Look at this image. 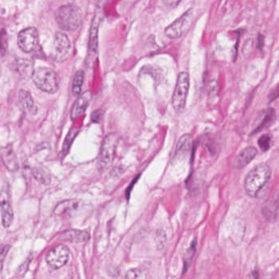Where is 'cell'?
I'll list each match as a JSON object with an SVG mask.
<instances>
[{"mask_svg":"<svg viewBox=\"0 0 279 279\" xmlns=\"http://www.w3.org/2000/svg\"><path fill=\"white\" fill-rule=\"evenodd\" d=\"M272 176L270 167L260 164L255 167L246 176L244 189L249 197L259 198L264 196Z\"/></svg>","mask_w":279,"mask_h":279,"instance_id":"6da1fadb","label":"cell"},{"mask_svg":"<svg viewBox=\"0 0 279 279\" xmlns=\"http://www.w3.org/2000/svg\"><path fill=\"white\" fill-rule=\"evenodd\" d=\"M55 18L60 28L63 30L74 31L82 24V11L75 5H64L57 9Z\"/></svg>","mask_w":279,"mask_h":279,"instance_id":"7a4b0ae2","label":"cell"},{"mask_svg":"<svg viewBox=\"0 0 279 279\" xmlns=\"http://www.w3.org/2000/svg\"><path fill=\"white\" fill-rule=\"evenodd\" d=\"M31 78L35 86L44 93L54 94L58 91L59 77L51 68H37L33 70Z\"/></svg>","mask_w":279,"mask_h":279,"instance_id":"3957f363","label":"cell"},{"mask_svg":"<svg viewBox=\"0 0 279 279\" xmlns=\"http://www.w3.org/2000/svg\"><path fill=\"white\" fill-rule=\"evenodd\" d=\"M117 143L118 137L115 133H109L103 140L97 160V168L100 172L106 170L111 166L115 157Z\"/></svg>","mask_w":279,"mask_h":279,"instance_id":"277c9868","label":"cell"},{"mask_svg":"<svg viewBox=\"0 0 279 279\" xmlns=\"http://www.w3.org/2000/svg\"><path fill=\"white\" fill-rule=\"evenodd\" d=\"M189 75L186 72L179 73L172 96V104L177 113L184 111L186 105L187 96L189 93Z\"/></svg>","mask_w":279,"mask_h":279,"instance_id":"5b68a950","label":"cell"},{"mask_svg":"<svg viewBox=\"0 0 279 279\" xmlns=\"http://www.w3.org/2000/svg\"><path fill=\"white\" fill-rule=\"evenodd\" d=\"M71 53V44L68 36L58 32L56 34L53 40V46L51 49L50 56L53 61L57 62H64L69 58Z\"/></svg>","mask_w":279,"mask_h":279,"instance_id":"8992f818","label":"cell"},{"mask_svg":"<svg viewBox=\"0 0 279 279\" xmlns=\"http://www.w3.org/2000/svg\"><path fill=\"white\" fill-rule=\"evenodd\" d=\"M193 19V10L189 9L165 29V34L169 38H180L188 31Z\"/></svg>","mask_w":279,"mask_h":279,"instance_id":"52a82bcc","label":"cell"},{"mask_svg":"<svg viewBox=\"0 0 279 279\" xmlns=\"http://www.w3.org/2000/svg\"><path fill=\"white\" fill-rule=\"evenodd\" d=\"M0 211L3 225L5 228H9L14 218V212L11 204L10 189L8 183L3 185L0 190Z\"/></svg>","mask_w":279,"mask_h":279,"instance_id":"ba28073f","label":"cell"},{"mask_svg":"<svg viewBox=\"0 0 279 279\" xmlns=\"http://www.w3.org/2000/svg\"><path fill=\"white\" fill-rule=\"evenodd\" d=\"M69 249L62 244L50 250L45 257L47 264L53 269H59L65 266L69 261Z\"/></svg>","mask_w":279,"mask_h":279,"instance_id":"9c48e42d","label":"cell"},{"mask_svg":"<svg viewBox=\"0 0 279 279\" xmlns=\"http://www.w3.org/2000/svg\"><path fill=\"white\" fill-rule=\"evenodd\" d=\"M17 44L20 49L25 53H32L38 44V32L34 27L24 29L17 36Z\"/></svg>","mask_w":279,"mask_h":279,"instance_id":"30bf717a","label":"cell"},{"mask_svg":"<svg viewBox=\"0 0 279 279\" xmlns=\"http://www.w3.org/2000/svg\"><path fill=\"white\" fill-rule=\"evenodd\" d=\"M261 213L268 222H277L279 220V193L265 201L261 208Z\"/></svg>","mask_w":279,"mask_h":279,"instance_id":"8fae6325","label":"cell"},{"mask_svg":"<svg viewBox=\"0 0 279 279\" xmlns=\"http://www.w3.org/2000/svg\"><path fill=\"white\" fill-rule=\"evenodd\" d=\"M0 157L8 170L16 172L19 169V163L15 153L13 145H5L0 148Z\"/></svg>","mask_w":279,"mask_h":279,"instance_id":"7c38bea8","label":"cell"},{"mask_svg":"<svg viewBox=\"0 0 279 279\" xmlns=\"http://www.w3.org/2000/svg\"><path fill=\"white\" fill-rule=\"evenodd\" d=\"M93 99V94L90 91H86L80 95L77 101L73 103V107L70 112V116L73 120L77 119L78 117L84 115L86 112L88 105L90 104Z\"/></svg>","mask_w":279,"mask_h":279,"instance_id":"4fadbf2b","label":"cell"},{"mask_svg":"<svg viewBox=\"0 0 279 279\" xmlns=\"http://www.w3.org/2000/svg\"><path fill=\"white\" fill-rule=\"evenodd\" d=\"M257 155V149L253 146H249L243 149L233 160V166L237 169L245 168Z\"/></svg>","mask_w":279,"mask_h":279,"instance_id":"5bb4252c","label":"cell"},{"mask_svg":"<svg viewBox=\"0 0 279 279\" xmlns=\"http://www.w3.org/2000/svg\"><path fill=\"white\" fill-rule=\"evenodd\" d=\"M61 240H66L70 243H87L91 238L90 233L88 231L81 229H69L61 234Z\"/></svg>","mask_w":279,"mask_h":279,"instance_id":"9a60e30c","label":"cell"},{"mask_svg":"<svg viewBox=\"0 0 279 279\" xmlns=\"http://www.w3.org/2000/svg\"><path fill=\"white\" fill-rule=\"evenodd\" d=\"M193 145V138L190 134L183 135L179 140L175 151L176 158H182L186 157L190 152Z\"/></svg>","mask_w":279,"mask_h":279,"instance_id":"2e32d148","label":"cell"},{"mask_svg":"<svg viewBox=\"0 0 279 279\" xmlns=\"http://www.w3.org/2000/svg\"><path fill=\"white\" fill-rule=\"evenodd\" d=\"M18 98H19L20 104L25 111L31 114H35L37 113L38 108L36 106L34 99L29 92L21 89L18 94Z\"/></svg>","mask_w":279,"mask_h":279,"instance_id":"e0dca14e","label":"cell"},{"mask_svg":"<svg viewBox=\"0 0 279 279\" xmlns=\"http://www.w3.org/2000/svg\"><path fill=\"white\" fill-rule=\"evenodd\" d=\"M79 201L74 200H65L57 204L53 210V213L56 216H63V215L69 214L78 208Z\"/></svg>","mask_w":279,"mask_h":279,"instance_id":"ac0fdd59","label":"cell"},{"mask_svg":"<svg viewBox=\"0 0 279 279\" xmlns=\"http://www.w3.org/2000/svg\"><path fill=\"white\" fill-rule=\"evenodd\" d=\"M275 119H276V113H275L274 109H268L265 114H264L262 122L259 124L257 128H256L254 131H252L251 135L257 134L260 131H262L264 128H268L269 125H271V124L274 122Z\"/></svg>","mask_w":279,"mask_h":279,"instance_id":"d6986e66","label":"cell"},{"mask_svg":"<svg viewBox=\"0 0 279 279\" xmlns=\"http://www.w3.org/2000/svg\"><path fill=\"white\" fill-rule=\"evenodd\" d=\"M78 133H79V129L78 128L73 127V128L69 129L68 134L65 137V141H64L63 147H62V150H61L62 155L65 156L67 154L72 144H73V141H74V139L77 137Z\"/></svg>","mask_w":279,"mask_h":279,"instance_id":"ffe728a7","label":"cell"},{"mask_svg":"<svg viewBox=\"0 0 279 279\" xmlns=\"http://www.w3.org/2000/svg\"><path fill=\"white\" fill-rule=\"evenodd\" d=\"M31 173L36 181H38V182L44 185H50L51 181H52L51 176L43 168L34 167L32 168Z\"/></svg>","mask_w":279,"mask_h":279,"instance_id":"44dd1931","label":"cell"},{"mask_svg":"<svg viewBox=\"0 0 279 279\" xmlns=\"http://www.w3.org/2000/svg\"><path fill=\"white\" fill-rule=\"evenodd\" d=\"M196 247H197V241H196V240H194L191 243L190 247H189V249H187L186 252H185V257H184L183 274H185L186 273L187 270L189 269V266H190L192 260H193V256L195 254Z\"/></svg>","mask_w":279,"mask_h":279,"instance_id":"7402d4cb","label":"cell"},{"mask_svg":"<svg viewBox=\"0 0 279 279\" xmlns=\"http://www.w3.org/2000/svg\"><path fill=\"white\" fill-rule=\"evenodd\" d=\"M84 80V72L83 70L76 72L73 77V84H72V93L74 96H78L81 93Z\"/></svg>","mask_w":279,"mask_h":279,"instance_id":"603a6c76","label":"cell"},{"mask_svg":"<svg viewBox=\"0 0 279 279\" xmlns=\"http://www.w3.org/2000/svg\"><path fill=\"white\" fill-rule=\"evenodd\" d=\"M97 31H98V25L96 23V21H93L92 26V33H91L90 43H89V52L96 53L97 50Z\"/></svg>","mask_w":279,"mask_h":279,"instance_id":"cb8c5ba5","label":"cell"},{"mask_svg":"<svg viewBox=\"0 0 279 279\" xmlns=\"http://www.w3.org/2000/svg\"><path fill=\"white\" fill-rule=\"evenodd\" d=\"M125 279H146V273L140 268H134L127 272Z\"/></svg>","mask_w":279,"mask_h":279,"instance_id":"d4e9b609","label":"cell"},{"mask_svg":"<svg viewBox=\"0 0 279 279\" xmlns=\"http://www.w3.org/2000/svg\"><path fill=\"white\" fill-rule=\"evenodd\" d=\"M270 143L271 137L269 134L262 135L258 140L259 147L263 152L269 150V148H270Z\"/></svg>","mask_w":279,"mask_h":279,"instance_id":"484cf974","label":"cell"},{"mask_svg":"<svg viewBox=\"0 0 279 279\" xmlns=\"http://www.w3.org/2000/svg\"><path fill=\"white\" fill-rule=\"evenodd\" d=\"M9 250H10V245L0 246V273L4 269L5 259H6L7 255L9 253Z\"/></svg>","mask_w":279,"mask_h":279,"instance_id":"4316f807","label":"cell"},{"mask_svg":"<svg viewBox=\"0 0 279 279\" xmlns=\"http://www.w3.org/2000/svg\"><path fill=\"white\" fill-rule=\"evenodd\" d=\"M7 47H8V43H7L6 33L5 30H3L0 33V51L2 53H5V51L7 50Z\"/></svg>","mask_w":279,"mask_h":279,"instance_id":"83f0119b","label":"cell"},{"mask_svg":"<svg viewBox=\"0 0 279 279\" xmlns=\"http://www.w3.org/2000/svg\"><path fill=\"white\" fill-rule=\"evenodd\" d=\"M252 49H253V40L248 39L247 42L244 44V49H243V53H244V56H249L250 53H252Z\"/></svg>","mask_w":279,"mask_h":279,"instance_id":"f1b7e54d","label":"cell"},{"mask_svg":"<svg viewBox=\"0 0 279 279\" xmlns=\"http://www.w3.org/2000/svg\"><path fill=\"white\" fill-rule=\"evenodd\" d=\"M103 116V111L101 109H98L93 112L92 114V120L93 123H99L101 121V117Z\"/></svg>","mask_w":279,"mask_h":279,"instance_id":"f546056e","label":"cell"},{"mask_svg":"<svg viewBox=\"0 0 279 279\" xmlns=\"http://www.w3.org/2000/svg\"><path fill=\"white\" fill-rule=\"evenodd\" d=\"M279 97V84L277 85L276 88H275L274 90H273V92H271L270 94H269V102H272V101H274L276 99L278 98Z\"/></svg>","mask_w":279,"mask_h":279,"instance_id":"4dcf8cb0","label":"cell"},{"mask_svg":"<svg viewBox=\"0 0 279 279\" xmlns=\"http://www.w3.org/2000/svg\"><path fill=\"white\" fill-rule=\"evenodd\" d=\"M124 168L122 167H117V168H115L111 171L110 176H113V177H118L124 173Z\"/></svg>","mask_w":279,"mask_h":279,"instance_id":"1f68e13d","label":"cell"},{"mask_svg":"<svg viewBox=\"0 0 279 279\" xmlns=\"http://www.w3.org/2000/svg\"><path fill=\"white\" fill-rule=\"evenodd\" d=\"M163 1L169 8H176L181 3V0H163Z\"/></svg>","mask_w":279,"mask_h":279,"instance_id":"d6a6232c","label":"cell"},{"mask_svg":"<svg viewBox=\"0 0 279 279\" xmlns=\"http://www.w3.org/2000/svg\"><path fill=\"white\" fill-rule=\"evenodd\" d=\"M257 45H258V49L260 50H262L263 47H264V36L261 35V34H259Z\"/></svg>","mask_w":279,"mask_h":279,"instance_id":"836d02e7","label":"cell"},{"mask_svg":"<svg viewBox=\"0 0 279 279\" xmlns=\"http://www.w3.org/2000/svg\"><path fill=\"white\" fill-rule=\"evenodd\" d=\"M252 279H259V271L254 270L252 273Z\"/></svg>","mask_w":279,"mask_h":279,"instance_id":"e575fe53","label":"cell"}]
</instances>
